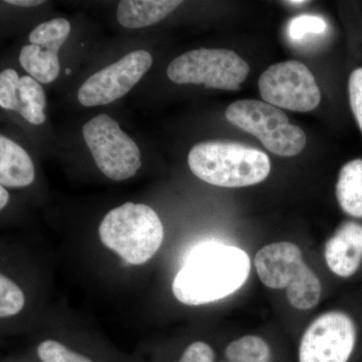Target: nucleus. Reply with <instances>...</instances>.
Instances as JSON below:
<instances>
[{
	"label": "nucleus",
	"instance_id": "obj_10",
	"mask_svg": "<svg viewBox=\"0 0 362 362\" xmlns=\"http://www.w3.org/2000/svg\"><path fill=\"white\" fill-rule=\"evenodd\" d=\"M152 64L153 59L148 52H129L87 78L78 90V102L85 107L113 103L134 88Z\"/></svg>",
	"mask_w": 362,
	"mask_h": 362
},
{
	"label": "nucleus",
	"instance_id": "obj_4",
	"mask_svg": "<svg viewBox=\"0 0 362 362\" xmlns=\"http://www.w3.org/2000/svg\"><path fill=\"white\" fill-rule=\"evenodd\" d=\"M259 280L271 289H286L290 304L309 310L318 304L321 283L305 263L301 250L292 243L280 242L262 247L255 257Z\"/></svg>",
	"mask_w": 362,
	"mask_h": 362
},
{
	"label": "nucleus",
	"instance_id": "obj_8",
	"mask_svg": "<svg viewBox=\"0 0 362 362\" xmlns=\"http://www.w3.org/2000/svg\"><path fill=\"white\" fill-rule=\"evenodd\" d=\"M261 97L279 109L310 112L320 104L321 93L313 74L301 62L274 64L259 78Z\"/></svg>",
	"mask_w": 362,
	"mask_h": 362
},
{
	"label": "nucleus",
	"instance_id": "obj_14",
	"mask_svg": "<svg viewBox=\"0 0 362 362\" xmlns=\"http://www.w3.org/2000/svg\"><path fill=\"white\" fill-rule=\"evenodd\" d=\"M180 4V0H122L117 20L126 28H146L165 18Z\"/></svg>",
	"mask_w": 362,
	"mask_h": 362
},
{
	"label": "nucleus",
	"instance_id": "obj_17",
	"mask_svg": "<svg viewBox=\"0 0 362 362\" xmlns=\"http://www.w3.org/2000/svg\"><path fill=\"white\" fill-rule=\"evenodd\" d=\"M271 356L268 343L263 338L254 335L239 338L226 349L228 362H270Z\"/></svg>",
	"mask_w": 362,
	"mask_h": 362
},
{
	"label": "nucleus",
	"instance_id": "obj_18",
	"mask_svg": "<svg viewBox=\"0 0 362 362\" xmlns=\"http://www.w3.org/2000/svg\"><path fill=\"white\" fill-rule=\"evenodd\" d=\"M71 33V25L65 18L40 23L28 35L32 45H54L62 47Z\"/></svg>",
	"mask_w": 362,
	"mask_h": 362
},
{
	"label": "nucleus",
	"instance_id": "obj_5",
	"mask_svg": "<svg viewBox=\"0 0 362 362\" xmlns=\"http://www.w3.org/2000/svg\"><path fill=\"white\" fill-rule=\"evenodd\" d=\"M226 117L233 125L258 138L276 156H297L306 144L304 131L290 124L284 112L267 102H233L226 108Z\"/></svg>",
	"mask_w": 362,
	"mask_h": 362
},
{
	"label": "nucleus",
	"instance_id": "obj_26",
	"mask_svg": "<svg viewBox=\"0 0 362 362\" xmlns=\"http://www.w3.org/2000/svg\"><path fill=\"white\" fill-rule=\"evenodd\" d=\"M306 2L304 0H299V1H287V4H291V6H302V4H306Z\"/></svg>",
	"mask_w": 362,
	"mask_h": 362
},
{
	"label": "nucleus",
	"instance_id": "obj_1",
	"mask_svg": "<svg viewBox=\"0 0 362 362\" xmlns=\"http://www.w3.org/2000/svg\"><path fill=\"white\" fill-rule=\"evenodd\" d=\"M251 261L242 249L207 242L188 254L173 283V295L189 306L213 303L237 292L247 282Z\"/></svg>",
	"mask_w": 362,
	"mask_h": 362
},
{
	"label": "nucleus",
	"instance_id": "obj_9",
	"mask_svg": "<svg viewBox=\"0 0 362 362\" xmlns=\"http://www.w3.org/2000/svg\"><path fill=\"white\" fill-rule=\"evenodd\" d=\"M356 343V327L347 314L331 311L309 325L299 346V362H349Z\"/></svg>",
	"mask_w": 362,
	"mask_h": 362
},
{
	"label": "nucleus",
	"instance_id": "obj_16",
	"mask_svg": "<svg viewBox=\"0 0 362 362\" xmlns=\"http://www.w3.org/2000/svg\"><path fill=\"white\" fill-rule=\"evenodd\" d=\"M337 197L344 213L362 218V159L347 162L340 169Z\"/></svg>",
	"mask_w": 362,
	"mask_h": 362
},
{
	"label": "nucleus",
	"instance_id": "obj_6",
	"mask_svg": "<svg viewBox=\"0 0 362 362\" xmlns=\"http://www.w3.org/2000/svg\"><path fill=\"white\" fill-rule=\"evenodd\" d=\"M249 73V65L237 52L218 49L185 52L168 68V78L175 84L204 85L226 90H239Z\"/></svg>",
	"mask_w": 362,
	"mask_h": 362
},
{
	"label": "nucleus",
	"instance_id": "obj_25",
	"mask_svg": "<svg viewBox=\"0 0 362 362\" xmlns=\"http://www.w3.org/2000/svg\"><path fill=\"white\" fill-rule=\"evenodd\" d=\"M9 194L4 187H0V209H4L8 202Z\"/></svg>",
	"mask_w": 362,
	"mask_h": 362
},
{
	"label": "nucleus",
	"instance_id": "obj_22",
	"mask_svg": "<svg viewBox=\"0 0 362 362\" xmlns=\"http://www.w3.org/2000/svg\"><path fill=\"white\" fill-rule=\"evenodd\" d=\"M350 107L362 132V68L352 71L349 81Z\"/></svg>",
	"mask_w": 362,
	"mask_h": 362
},
{
	"label": "nucleus",
	"instance_id": "obj_13",
	"mask_svg": "<svg viewBox=\"0 0 362 362\" xmlns=\"http://www.w3.org/2000/svg\"><path fill=\"white\" fill-rule=\"evenodd\" d=\"M35 177L30 156L18 143L0 136V183L1 187H25Z\"/></svg>",
	"mask_w": 362,
	"mask_h": 362
},
{
	"label": "nucleus",
	"instance_id": "obj_27",
	"mask_svg": "<svg viewBox=\"0 0 362 362\" xmlns=\"http://www.w3.org/2000/svg\"><path fill=\"white\" fill-rule=\"evenodd\" d=\"M71 73V71L70 70V69H66V75H70Z\"/></svg>",
	"mask_w": 362,
	"mask_h": 362
},
{
	"label": "nucleus",
	"instance_id": "obj_12",
	"mask_svg": "<svg viewBox=\"0 0 362 362\" xmlns=\"http://www.w3.org/2000/svg\"><path fill=\"white\" fill-rule=\"evenodd\" d=\"M325 259L335 275L349 278L356 273L362 262V225L347 221L326 243Z\"/></svg>",
	"mask_w": 362,
	"mask_h": 362
},
{
	"label": "nucleus",
	"instance_id": "obj_3",
	"mask_svg": "<svg viewBox=\"0 0 362 362\" xmlns=\"http://www.w3.org/2000/svg\"><path fill=\"white\" fill-rule=\"evenodd\" d=\"M102 243L131 264L142 265L158 252L164 228L152 207L127 202L104 216L99 226Z\"/></svg>",
	"mask_w": 362,
	"mask_h": 362
},
{
	"label": "nucleus",
	"instance_id": "obj_24",
	"mask_svg": "<svg viewBox=\"0 0 362 362\" xmlns=\"http://www.w3.org/2000/svg\"><path fill=\"white\" fill-rule=\"evenodd\" d=\"M6 2L21 7H33L44 4L42 0H6Z\"/></svg>",
	"mask_w": 362,
	"mask_h": 362
},
{
	"label": "nucleus",
	"instance_id": "obj_20",
	"mask_svg": "<svg viewBox=\"0 0 362 362\" xmlns=\"http://www.w3.org/2000/svg\"><path fill=\"white\" fill-rule=\"evenodd\" d=\"M37 356L42 362H93L82 354L71 351L54 340H45L37 347Z\"/></svg>",
	"mask_w": 362,
	"mask_h": 362
},
{
	"label": "nucleus",
	"instance_id": "obj_2",
	"mask_svg": "<svg viewBox=\"0 0 362 362\" xmlns=\"http://www.w3.org/2000/svg\"><path fill=\"white\" fill-rule=\"evenodd\" d=\"M190 170L199 180L221 187H245L268 177L271 161L265 152L235 142L197 143L188 153Z\"/></svg>",
	"mask_w": 362,
	"mask_h": 362
},
{
	"label": "nucleus",
	"instance_id": "obj_21",
	"mask_svg": "<svg viewBox=\"0 0 362 362\" xmlns=\"http://www.w3.org/2000/svg\"><path fill=\"white\" fill-rule=\"evenodd\" d=\"M327 23L323 18L316 16H300L292 20L288 26V33L294 40L304 39L307 35H320L325 32Z\"/></svg>",
	"mask_w": 362,
	"mask_h": 362
},
{
	"label": "nucleus",
	"instance_id": "obj_23",
	"mask_svg": "<svg viewBox=\"0 0 362 362\" xmlns=\"http://www.w3.org/2000/svg\"><path fill=\"white\" fill-rule=\"evenodd\" d=\"M214 351L206 342L192 343L178 362H214Z\"/></svg>",
	"mask_w": 362,
	"mask_h": 362
},
{
	"label": "nucleus",
	"instance_id": "obj_11",
	"mask_svg": "<svg viewBox=\"0 0 362 362\" xmlns=\"http://www.w3.org/2000/svg\"><path fill=\"white\" fill-rule=\"evenodd\" d=\"M0 106L18 112L33 125L45 121V94L42 86L28 76L20 78L13 69L0 74Z\"/></svg>",
	"mask_w": 362,
	"mask_h": 362
},
{
	"label": "nucleus",
	"instance_id": "obj_19",
	"mask_svg": "<svg viewBox=\"0 0 362 362\" xmlns=\"http://www.w3.org/2000/svg\"><path fill=\"white\" fill-rule=\"evenodd\" d=\"M25 302L21 288L6 276H0V316L16 315L23 310Z\"/></svg>",
	"mask_w": 362,
	"mask_h": 362
},
{
	"label": "nucleus",
	"instance_id": "obj_7",
	"mask_svg": "<svg viewBox=\"0 0 362 362\" xmlns=\"http://www.w3.org/2000/svg\"><path fill=\"white\" fill-rule=\"evenodd\" d=\"M83 137L98 168L112 180L123 181L141 168L137 144L106 114H100L83 126Z\"/></svg>",
	"mask_w": 362,
	"mask_h": 362
},
{
	"label": "nucleus",
	"instance_id": "obj_15",
	"mask_svg": "<svg viewBox=\"0 0 362 362\" xmlns=\"http://www.w3.org/2000/svg\"><path fill=\"white\" fill-rule=\"evenodd\" d=\"M54 45H28L21 49L20 63L30 77L40 84H49L59 77V51Z\"/></svg>",
	"mask_w": 362,
	"mask_h": 362
}]
</instances>
